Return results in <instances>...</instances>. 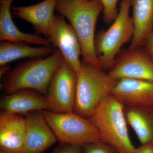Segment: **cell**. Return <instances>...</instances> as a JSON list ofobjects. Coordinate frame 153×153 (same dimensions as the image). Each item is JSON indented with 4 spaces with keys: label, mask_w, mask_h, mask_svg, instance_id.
Masks as SVG:
<instances>
[{
    "label": "cell",
    "mask_w": 153,
    "mask_h": 153,
    "mask_svg": "<svg viewBox=\"0 0 153 153\" xmlns=\"http://www.w3.org/2000/svg\"><path fill=\"white\" fill-rule=\"evenodd\" d=\"M127 122L141 144L153 141V107H125Z\"/></svg>",
    "instance_id": "cell-18"
},
{
    "label": "cell",
    "mask_w": 153,
    "mask_h": 153,
    "mask_svg": "<svg viewBox=\"0 0 153 153\" xmlns=\"http://www.w3.org/2000/svg\"><path fill=\"white\" fill-rule=\"evenodd\" d=\"M130 0H122L118 13L110 27L95 37V48L99 62L104 71L111 68L122 47L133 38L134 28L129 14Z\"/></svg>",
    "instance_id": "cell-5"
},
{
    "label": "cell",
    "mask_w": 153,
    "mask_h": 153,
    "mask_svg": "<svg viewBox=\"0 0 153 153\" xmlns=\"http://www.w3.org/2000/svg\"><path fill=\"white\" fill-rule=\"evenodd\" d=\"M47 38L62 53L63 59L74 72H79L82 50L79 40L71 25L61 15H54Z\"/></svg>",
    "instance_id": "cell-9"
},
{
    "label": "cell",
    "mask_w": 153,
    "mask_h": 153,
    "mask_svg": "<svg viewBox=\"0 0 153 153\" xmlns=\"http://www.w3.org/2000/svg\"><path fill=\"white\" fill-rule=\"evenodd\" d=\"M144 46L146 52L153 59V32L148 37Z\"/></svg>",
    "instance_id": "cell-23"
},
{
    "label": "cell",
    "mask_w": 153,
    "mask_h": 153,
    "mask_svg": "<svg viewBox=\"0 0 153 153\" xmlns=\"http://www.w3.org/2000/svg\"><path fill=\"white\" fill-rule=\"evenodd\" d=\"M10 68V66L7 65H3L1 66L0 68V76H3L4 74H5L6 72L8 71Z\"/></svg>",
    "instance_id": "cell-24"
},
{
    "label": "cell",
    "mask_w": 153,
    "mask_h": 153,
    "mask_svg": "<svg viewBox=\"0 0 153 153\" xmlns=\"http://www.w3.org/2000/svg\"><path fill=\"white\" fill-rule=\"evenodd\" d=\"M46 120L60 143L83 145L101 140L97 129L88 119L74 112L57 113L43 111Z\"/></svg>",
    "instance_id": "cell-6"
},
{
    "label": "cell",
    "mask_w": 153,
    "mask_h": 153,
    "mask_svg": "<svg viewBox=\"0 0 153 153\" xmlns=\"http://www.w3.org/2000/svg\"><path fill=\"white\" fill-rule=\"evenodd\" d=\"M14 0H0V41L22 42L42 46L51 45L48 38L21 32L12 19L11 5Z\"/></svg>",
    "instance_id": "cell-15"
},
{
    "label": "cell",
    "mask_w": 153,
    "mask_h": 153,
    "mask_svg": "<svg viewBox=\"0 0 153 153\" xmlns=\"http://www.w3.org/2000/svg\"><path fill=\"white\" fill-rule=\"evenodd\" d=\"M58 49L53 45L36 47L22 42L1 41L0 44V66L24 58L40 59L52 55Z\"/></svg>",
    "instance_id": "cell-17"
},
{
    "label": "cell",
    "mask_w": 153,
    "mask_h": 153,
    "mask_svg": "<svg viewBox=\"0 0 153 153\" xmlns=\"http://www.w3.org/2000/svg\"><path fill=\"white\" fill-rule=\"evenodd\" d=\"M56 9L68 19L76 33L82 50V63L102 69L95 48L96 25L103 10L101 3L98 0H58Z\"/></svg>",
    "instance_id": "cell-1"
},
{
    "label": "cell",
    "mask_w": 153,
    "mask_h": 153,
    "mask_svg": "<svg viewBox=\"0 0 153 153\" xmlns=\"http://www.w3.org/2000/svg\"><path fill=\"white\" fill-rule=\"evenodd\" d=\"M125 107H153V82L123 78L118 80L111 93Z\"/></svg>",
    "instance_id": "cell-11"
},
{
    "label": "cell",
    "mask_w": 153,
    "mask_h": 153,
    "mask_svg": "<svg viewBox=\"0 0 153 153\" xmlns=\"http://www.w3.org/2000/svg\"><path fill=\"white\" fill-rule=\"evenodd\" d=\"M103 6V20L107 24H111L117 17L119 0H98Z\"/></svg>",
    "instance_id": "cell-19"
},
{
    "label": "cell",
    "mask_w": 153,
    "mask_h": 153,
    "mask_svg": "<svg viewBox=\"0 0 153 153\" xmlns=\"http://www.w3.org/2000/svg\"><path fill=\"white\" fill-rule=\"evenodd\" d=\"M134 153H153V141L136 148Z\"/></svg>",
    "instance_id": "cell-22"
},
{
    "label": "cell",
    "mask_w": 153,
    "mask_h": 153,
    "mask_svg": "<svg viewBox=\"0 0 153 153\" xmlns=\"http://www.w3.org/2000/svg\"><path fill=\"white\" fill-rule=\"evenodd\" d=\"M77 74L64 59L52 76L45 96L49 111L57 113L73 112Z\"/></svg>",
    "instance_id": "cell-7"
},
{
    "label": "cell",
    "mask_w": 153,
    "mask_h": 153,
    "mask_svg": "<svg viewBox=\"0 0 153 153\" xmlns=\"http://www.w3.org/2000/svg\"><path fill=\"white\" fill-rule=\"evenodd\" d=\"M25 119V153H43L57 142L43 111L29 113Z\"/></svg>",
    "instance_id": "cell-10"
},
{
    "label": "cell",
    "mask_w": 153,
    "mask_h": 153,
    "mask_svg": "<svg viewBox=\"0 0 153 153\" xmlns=\"http://www.w3.org/2000/svg\"><path fill=\"white\" fill-rule=\"evenodd\" d=\"M117 81L104 70L82 62L77 74L73 112L88 119L102 102L111 94Z\"/></svg>",
    "instance_id": "cell-4"
},
{
    "label": "cell",
    "mask_w": 153,
    "mask_h": 153,
    "mask_svg": "<svg viewBox=\"0 0 153 153\" xmlns=\"http://www.w3.org/2000/svg\"><path fill=\"white\" fill-rule=\"evenodd\" d=\"M63 60L58 49L46 58L30 59L20 63L7 74L1 88L7 94L31 89L46 96L51 78Z\"/></svg>",
    "instance_id": "cell-2"
},
{
    "label": "cell",
    "mask_w": 153,
    "mask_h": 153,
    "mask_svg": "<svg viewBox=\"0 0 153 153\" xmlns=\"http://www.w3.org/2000/svg\"><path fill=\"white\" fill-rule=\"evenodd\" d=\"M84 153H119L111 145L102 140L82 145Z\"/></svg>",
    "instance_id": "cell-20"
},
{
    "label": "cell",
    "mask_w": 153,
    "mask_h": 153,
    "mask_svg": "<svg viewBox=\"0 0 153 153\" xmlns=\"http://www.w3.org/2000/svg\"><path fill=\"white\" fill-rule=\"evenodd\" d=\"M134 32L128 48L143 47L153 32V0H130Z\"/></svg>",
    "instance_id": "cell-16"
},
{
    "label": "cell",
    "mask_w": 153,
    "mask_h": 153,
    "mask_svg": "<svg viewBox=\"0 0 153 153\" xmlns=\"http://www.w3.org/2000/svg\"><path fill=\"white\" fill-rule=\"evenodd\" d=\"M25 117L22 115L1 111L0 149L25 153Z\"/></svg>",
    "instance_id": "cell-12"
},
{
    "label": "cell",
    "mask_w": 153,
    "mask_h": 153,
    "mask_svg": "<svg viewBox=\"0 0 153 153\" xmlns=\"http://www.w3.org/2000/svg\"><path fill=\"white\" fill-rule=\"evenodd\" d=\"M51 153H84L82 145L67 143L60 144Z\"/></svg>",
    "instance_id": "cell-21"
},
{
    "label": "cell",
    "mask_w": 153,
    "mask_h": 153,
    "mask_svg": "<svg viewBox=\"0 0 153 153\" xmlns=\"http://www.w3.org/2000/svg\"><path fill=\"white\" fill-rule=\"evenodd\" d=\"M0 153H15L9 151L4 150L0 149Z\"/></svg>",
    "instance_id": "cell-25"
},
{
    "label": "cell",
    "mask_w": 153,
    "mask_h": 153,
    "mask_svg": "<svg viewBox=\"0 0 153 153\" xmlns=\"http://www.w3.org/2000/svg\"><path fill=\"white\" fill-rule=\"evenodd\" d=\"M88 119L98 130L101 140L119 153H134L135 147L129 135L125 106L112 94L97 106Z\"/></svg>",
    "instance_id": "cell-3"
},
{
    "label": "cell",
    "mask_w": 153,
    "mask_h": 153,
    "mask_svg": "<svg viewBox=\"0 0 153 153\" xmlns=\"http://www.w3.org/2000/svg\"><path fill=\"white\" fill-rule=\"evenodd\" d=\"M2 111L27 115L36 111H49L45 96L31 89H23L4 96L0 101Z\"/></svg>",
    "instance_id": "cell-13"
},
{
    "label": "cell",
    "mask_w": 153,
    "mask_h": 153,
    "mask_svg": "<svg viewBox=\"0 0 153 153\" xmlns=\"http://www.w3.org/2000/svg\"><path fill=\"white\" fill-rule=\"evenodd\" d=\"M119 80L130 78L153 82V59L142 47L125 50L108 72Z\"/></svg>",
    "instance_id": "cell-8"
},
{
    "label": "cell",
    "mask_w": 153,
    "mask_h": 153,
    "mask_svg": "<svg viewBox=\"0 0 153 153\" xmlns=\"http://www.w3.org/2000/svg\"><path fill=\"white\" fill-rule=\"evenodd\" d=\"M57 1L58 0H44L33 5L13 6L11 7V11L15 17L29 22L47 38Z\"/></svg>",
    "instance_id": "cell-14"
}]
</instances>
